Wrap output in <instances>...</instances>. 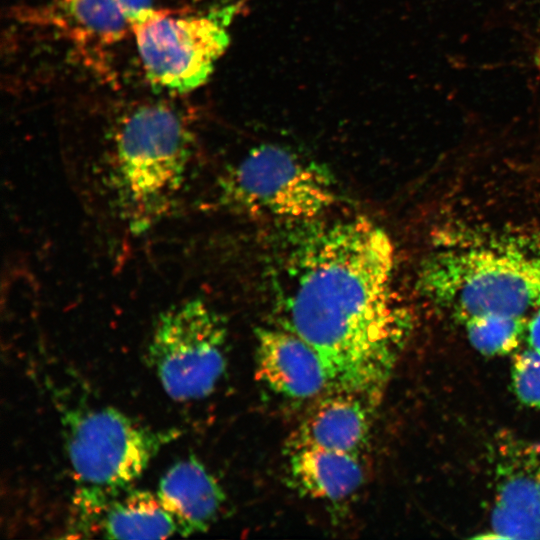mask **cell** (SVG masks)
Segmentation results:
<instances>
[{"instance_id": "6da1fadb", "label": "cell", "mask_w": 540, "mask_h": 540, "mask_svg": "<svg viewBox=\"0 0 540 540\" xmlns=\"http://www.w3.org/2000/svg\"><path fill=\"white\" fill-rule=\"evenodd\" d=\"M313 221L286 257L279 326L316 350L328 390L375 404L412 331L395 288L392 240L361 216Z\"/></svg>"}, {"instance_id": "7a4b0ae2", "label": "cell", "mask_w": 540, "mask_h": 540, "mask_svg": "<svg viewBox=\"0 0 540 540\" xmlns=\"http://www.w3.org/2000/svg\"><path fill=\"white\" fill-rule=\"evenodd\" d=\"M465 236L431 250L419 269L420 292L461 321L486 314L529 318L540 308V233Z\"/></svg>"}, {"instance_id": "3957f363", "label": "cell", "mask_w": 540, "mask_h": 540, "mask_svg": "<svg viewBox=\"0 0 540 540\" xmlns=\"http://www.w3.org/2000/svg\"><path fill=\"white\" fill-rule=\"evenodd\" d=\"M193 148L189 125L167 103H144L125 113L114 129L109 164L123 216L144 225L167 209L184 185Z\"/></svg>"}, {"instance_id": "277c9868", "label": "cell", "mask_w": 540, "mask_h": 540, "mask_svg": "<svg viewBox=\"0 0 540 540\" xmlns=\"http://www.w3.org/2000/svg\"><path fill=\"white\" fill-rule=\"evenodd\" d=\"M65 451L80 484L78 498L107 499L129 488L160 450L180 436L155 429L111 406H63Z\"/></svg>"}, {"instance_id": "5b68a950", "label": "cell", "mask_w": 540, "mask_h": 540, "mask_svg": "<svg viewBox=\"0 0 540 540\" xmlns=\"http://www.w3.org/2000/svg\"><path fill=\"white\" fill-rule=\"evenodd\" d=\"M218 196L232 212L304 223L319 219L338 198L324 166L275 144L254 147L225 172Z\"/></svg>"}, {"instance_id": "8992f818", "label": "cell", "mask_w": 540, "mask_h": 540, "mask_svg": "<svg viewBox=\"0 0 540 540\" xmlns=\"http://www.w3.org/2000/svg\"><path fill=\"white\" fill-rule=\"evenodd\" d=\"M224 317L200 298L160 313L146 348V362L165 393L179 402L210 395L227 365Z\"/></svg>"}, {"instance_id": "52a82bcc", "label": "cell", "mask_w": 540, "mask_h": 540, "mask_svg": "<svg viewBox=\"0 0 540 540\" xmlns=\"http://www.w3.org/2000/svg\"><path fill=\"white\" fill-rule=\"evenodd\" d=\"M236 10L235 4L197 15L158 9L133 27L148 81L173 93H187L204 85L229 46L227 25Z\"/></svg>"}, {"instance_id": "ba28073f", "label": "cell", "mask_w": 540, "mask_h": 540, "mask_svg": "<svg viewBox=\"0 0 540 540\" xmlns=\"http://www.w3.org/2000/svg\"><path fill=\"white\" fill-rule=\"evenodd\" d=\"M493 476L487 537L540 539V442L502 439Z\"/></svg>"}, {"instance_id": "9c48e42d", "label": "cell", "mask_w": 540, "mask_h": 540, "mask_svg": "<svg viewBox=\"0 0 540 540\" xmlns=\"http://www.w3.org/2000/svg\"><path fill=\"white\" fill-rule=\"evenodd\" d=\"M256 337L257 374L270 389L294 399L329 389L324 363L304 339L279 325L259 328Z\"/></svg>"}, {"instance_id": "30bf717a", "label": "cell", "mask_w": 540, "mask_h": 540, "mask_svg": "<svg viewBox=\"0 0 540 540\" xmlns=\"http://www.w3.org/2000/svg\"><path fill=\"white\" fill-rule=\"evenodd\" d=\"M156 494L182 536L207 531L225 501L221 485L194 456L170 466L161 477Z\"/></svg>"}, {"instance_id": "8fae6325", "label": "cell", "mask_w": 540, "mask_h": 540, "mask_svg": "<svg viewBox=\"0 0 540 540\" xmlns=\"http://www.w3.org/2000/svg\"><path fill=\"white\" fill-rule=\"evenodd\" d=\"M371 405L358 394L329 390L299 427L292 447L317 446L358 455L368 435Z\"/></svg>"}, {"instance_id": "7c38bea8", "label": "cell", "mask_w": 540, "mask_h": 540, "mask_svg": "<svg viewBox=\"0 0 540 540\" xmlns=\"http://www.w3.org/2000/svg\"><path fill=\"white\" fill-rule=\"evenodd\" d=\"M20 14L25 21L53 27L82 44L111 45L131 31L117 0H49Z\"/></svg>"}, {"instance_id": "4fadbf2b", "label": "cell", "mask_w": 540, "mask_h": 540, "mask_svg": "<svg viewBox=\"0 0 540 540\" xmlns=\"http://www.w3.org/2000/svg\"><path fill=\"white\" fill-rule=\"evenodd\" d=\"M289 468L300 491L332 501L350 496L364 477L358 455L317 446L292 447Z\"/></svg>"}, {"instance_id": "5bb4252c", "label": "cell", "mask_w": 540, "mask_h": 540, "mask_svg": "<svg viewBox=\"0 0 540 540\" xmlns=\"http://www.w3.org/2000/svg\"><path fill=\"white\" fill-rule=\"evenodd\" d=\"M107 539H162L178 533L174 518L157 494L129 488L107 499L96 513Z\"/></svg>"}, {"instance_id": "9a60e30c", "label": "cell", "mask_w": 540, "mask_h": 540, "mask_svg": "<svg viewBox=\"0 0 540 540\" xmlns=\"http://www.w3.org/2000/svg\"><path fill=\"white\" fill-rule=\"evenodd\" d=\"M528 318L486 314L463 320L470 344L488 357L513 354L525 341Z\"/></svg>"}, {"instance_id": "2e32d148", "label": "cell", "mask_w": 540, "mask_h": 540, "mask_svg": "<svg viewBox=\"0 0 540 540\" xmlns=\"http://www.w3.org/2000/svg\"><path fill=\"white\" fill-rule=\"evenodd\" d=\"M511 382L521 404L540 409V354L525 343L512 354Z\"/></svg>"}, {"instance_id": "e0dca14e", "label": "cell", "mask_w": 540, "mask_h": 540, "mask_svg": "<svg viewBox=\"0 0 540 540\" xmlns=\"http://www.w3.org/2000/svg\"><path fill=\"white\" fill-rule=\"evenodd\" d=\"M132 28L145 22L156 12L153 0H117Z\"/></svg>"}, {"instance_id": "ac0fdd59", "label": "cell", "mask_w": 540, "mask_h": 540, "mask_svg": "<svg viewBox=\"0 0 540 540\" xmlns=\"http://www.w3.org/2000/svg\"><path fill=\"white\" fill-rule=\"evenodd\" d=\"M524 343L540 354V308L528 318Z\"/></svg>"}]
</instances>
